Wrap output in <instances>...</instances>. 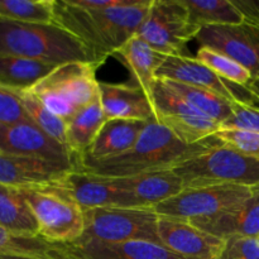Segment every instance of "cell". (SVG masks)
<instances>
[{"mask_svg":"<svg viewBox=\"0 0 259 259\" xmlns=\"http://www.w3.org/2000/svg\"><path fill=\"white\" fill-rule=\"evenodd\" d=\"M163 81L171 90H174L175 93L182 96L187 103L191 104L197 110H200L205 115L217 121L218 124H220V126L232 115L233 103L227 100V99L222 98L218 94L204 90V89L194 88V86L186 85V83L176 82V81Z\"/></svg>","mask_w":259,"mask_h":259,"instance_id":"cell-28","label":"cell"},{"mask_svg":"<svg viewBox=\"0 0 259 259\" xmlns=\"http://www.w3.org/2000/svg\"><path fill=\"white\" fill-rule=\"evenodd\" d=\"M222 144L244 156L259 158V133L238 129H219L215 134Z\"/></svg>","mask_w":259,"mask_h":259,"instance_id":"cell-32","label":"cell"},{"mask_svg":"<svg viewBox=\"0 0 259 259\" xmlns=\"http://www.w3.org/2000/svg\"><path fill=\"white\" fill-rule=\"evenodd\" d=\"M113 56L128 68L133 83L139 86L152 101V90L157 82V71L167 56L152 48L138 35L132 37Z\"/></svg>","mask_w":259,"mask_h":259,"instance_id":"cell-20","label":"cell"},{"mask_svg":"<svg viewBox=\"0 0 259 259\" xmlns=\"http://www.w3.org/2000/svg\"><path fill=\"white\" fill-rule=\"evenodd\" d=\"M75 7L83 9H110L126 5L129 0H68Z\"/></svg>","mask_w":259,"mask_h":259,"instance_id":"cell-36","label":"cell"},{"mask_svg":"<svg viewBox=\"0 0 259 259\" xmlns=\"http://www.w3.org/2000/svg\"><path fill=\"white\" fill-rule=\"evenodd\" d=\"M0 152L33 157L75 168L76 161L67 146L42 131L32 120L0 123Z\"/></svg>","mask_w":259,"mask_h":259,"instance_id":"cell-12","label":"cell"},{"mask_svg":"<svg viewBox=\"0 0 259 259\" xmlns=\"http://www.w3.org/2000/svg\"><path fill=\"white\" fill-rule=\"evenodd\" d=\"M189 13L192 27L201 29L207 25H237L244 23L232 0H181Z\"/></svg>","mask_w":259,"mask_h":259,"instance_id":"cell-26","label":"cell"},{"mask_svg":"<svg viewBox=\"0 0 259 259\" xmlns=\"http://www.w3.org/2000/svg\"><path fill=\"white\" fill-rule=\"evenodd\" d=\"M195 58L229 82L243 88H249L252 83L253 77L249 71L224 53L201 46Z\"/></svg>","mask_w":259,"mask_h":259,"instance_id":"cell-31","label":"cell"},{"mask_svg":"<svg viewBox=\"0 0 259 259\" xmlns=\"http://www.w3.org/2000/svg\"><path fill=\"white\" fill-rule=\"evenodd\" d=\"M0 255H30L53 259H71L65 244H56L42 237H23L0 227Z\"/></svg>","mask_w":259,"mask_h":259,"instance_id":"cell-27","label":"cell"},{"mask_svg":"<svg viewBox=\"0 0 259 259\" xmlns=\"http://www.w3.org/2000/svg\"><path fill=\"white\" fill-rule=\"evenodd\" d=\"M159 243L186 259H218L225 240L204 232L187 220L159 217Z\"/></svg>","mask_w":259,"mask_h":259,"instance_id":"cell-15","label":"cell"},{"mask_svg":"<svg viewBox=\"0 0 259 259\" xmlns=\"http://www.w3.org/2000/svg\"><path fill=\"white\" fill-rule=\"evenodd\" d=\"M71 259H186L171 252L162 244L147 240L124 243L76 242L66 244Z\"/></svg>","mask_w":259,"mask_h":259,"instance_id":"cell-17","label":"cell"},{"mask_svg":"<svg viewBox=\"0 0 259 259\" xmlns=\"http://www.w3.org/2000/svg\"><path fill=\"white\" fill-rule=\"evenodd\" d=\"M0 227L17 235L39 237V228L19 189L0 185Z\"/></svg>","mask_w":259,"mask_h":259,"instance_id":"cell-25","label":"cell"},{"mask_svg":"<svg viewBox=\"0 0 259 259\" xmlns=\"http://www.w3.org/2000/svg\"><path fill=\"white\" fill-rule=\"evenodd\" d=\"M148 121L121 119L106 120L90 148L77 159L103 161L125 153L138 141Z\"/></svg>","mask_w":259,"mask_h":259,"instance_id":"cell-21","label":"cell"},{"mask_svg":"<svg viewBox=\"0 0 259 259\" xmlns=\"http://www.w3.org/2000/svg\"><path fill=\"white\" fill-rule=\"evenodd\" d=\"M222 144L217 137L186 144L157 120L147 123L138 141L125 153L103 161L77 159L75 169L105 177H128L172 169L186 159Z\"/></svg>","mask_w":259,"mask_h":259,"instance_id":"cell-2","label":"cell"},{"mask_svg":"<svg viewBox=\"0 0 259 259\" xmlns=\"http://www.w3.org/2000/svg\"><path fill=\"white\" fill-rule=\"evenodd\" d=\"M57 65L0 53V86L13 91L30 90Z\"/></svg>","mask_w":259,"mask_h":259,"instance_id":"cell-24","label":"cell"},{"mask_svg":"<svg viewBox=\"0 0 259 259\" xmlns=\"http://www.w3.org/2000/svg\"><path fill=\"white\" fill-rule=\"evenodd\" d=\"M158 219L159 215L154 209L143 207H96L85 210V232L77 242L124 243L147 240L161 244L157 233Z\"/></svg>","mask_w":259,"mask_h":259,"instance_id":"cell-7","label":"cell"},{"mask_svg":"<svg viewBox=\"0 0 259 259\" xmlns=\"http://www.w3.org/2000/svg\"><path fill=\"white\" fill-rule=\"evenodd\" d=\"M220 129H238L259 133V106L235 101L232 104V115Z\"/></svg>","mask_w":259,"mask_h":259,"instance_id":"cell-33","label":"cell"},{"mask_svg":"<svg viewBox=\"0 0 259 259\" xmlns=\"http://www.w3.org/2000/svg\"><path fill=\"white\" fill-rule=\"evenodd\" d=\"M157 78L176 81L194 88L204 89L218 94L232 103L239 101L249 105H255L257 103V99L250 86L243 88L229 82L217 75L209 67L202 65L196 58L185 55L167 56L164 62L157 71Z\"/></svg>","mask_w":259,"mask_h":259,"instance_id":"cell-11","label":"cell"},{"mask_svg":"<svg viewBox=\"0 0 259 259\" xmlns=\"http://www.w3.org/2000/svg\"><path fill=\"white\" fill-rule=\"evenodd\" d=\"M14 93L17 94L20 103L24 106L30 120L37 124L45 133H47L53 139L66 146V126H67V123L63 119L55 115L52 111L48 110L43 105L42 101L30 90H20L14 91Z\"/></svg>","mask_w":259,"mask_h":259,"instance_id":"cell-30","label":"cell"},{"mask_svg":"<svg viewBox=\"0 0 259 259\" xmlns=\"http://www.w3.org/2000/svg\"><path fill=\"white\" fill-rule=\"evenodd\" d=\"M73 167L33 157L0 152V185L15 189L42 187L57 184Z\"/></svg>","mask_w":259,"mask_h":259,"instance_id":"cell-16","label":"cell"},{"mask_svg":"<svg viewBox=\"0 0 259 259\" xmlns=\"http://www.w3.org/2000/svg\"><path fill=\"white\" fill-rule=\"evenodd\" d=\"M250 89H252L253 94H254L255 99H257L255 106H259V80L252 81V83H250Z\"/></svg>","mask_w":259,"mask_h":259,"instance_id":"cell-38","label":"cell"},{"mask_svg":"<svg viewBox=\"0 0 259 259\" xmlns=\"http://www.w3.org/2000/svg\"><path fill=\"white\" fill-rule=\"evenodd\" d=\"M55 185L65 190L83 210L133 207L125 177H105L73 169Z\"/></svg>","mask_w":259,"mask_h":259,"instance_id":"cell-13","label":"cell"},{"mask_svg":"<svg viewBox=\"0 0 259 259\" xmlns=\"http://www.w3.org/2000/svg\"><path fill=\"white\" fill-rule=\"evenodd\" d=\"M191 224L220 239L259 238V191L248 201L212 218L190 220Z\"/></svg>","mask_w":259,"mask_h":259,"instance_id":"cell-19","label":"cell"},{"mask_svg":"<svg viewBox=\"0 0 259 259\" xmlns=\"http://www.w3.org/2000/svg\"><path fill=\"white\" fill-rule=\"evenodd\" d=\"M38 223L39 237L56 244H71L85 232V210L56 185L19 189Z\"/></svg>","mask_w":259,"mask_h":259,"instance_id":"cell-6","label":"cell"},{"mask_svg":"<svg viewBox=\"0 0 259 259\" xmlns=\"http://www.w3.org/2000/svg\"><path fill=\"white\" fill-rule=\"evenodd\" d=\"M94 62H68L57 66L30 91L43 105L67 123L78 110L100 96V81Z\"/></svg>","mask_w":259,"mask_h":259,"instance_id":"cell-4","label":"cell"},{"mask_svg":"<svg viewBox=\"0 0 259 259\" xmlns=\"http://www.w3.org/2000/svg\"><path fill=\"white\" fill-rule=\"evenodd\" d=\"M152 104L156 120L186 144L206 141L220 129V124L194 108L159 78L152 90Z\"/></svg>","mask_w":259,"mask_h":259,"instance_id":"cell-10","label":"cell"},{"mask_svg":"<svg viewBox=\"0 0 259 259\" xmlns=\"http://www.w3.org/2000/svg\"><path fill=\"white\" fill-rule=\"evenodd\" d=\"M259 187L243 185H209L184 189L180 194L154 206L159 217L180 220L212 218L232 210L254 196Z\"/></svg>","mask_w":259,"mask_h":259,"instance_id":"cell-8","label":"cell"},{"mask_svg":"<svg viewBox=\"0 0 259 259\" xmlns=\"http://www.w3.org/2000/svg\"><path fill=\"white\" fill-rule=\"evenodd\" d=\"M99 88L106 120H156L151 99L136 83L100 82Z\"/></svg>","mask_w":259,"mask_h":259,"instance_id":"cell-18","label":"cell"},{"mask_svg":"<svg viewBox=\"0 0 259 259\" xmlns=\"http://www.w3.org/2000/svg\"><path fill=\"white\" fill-rule=\"evenodd\" d=\"M152 0H129L110 9H83L68 0H56L55 24L70 32L103 65L124 43L137 34L151 8Z\"/></svg>","mask_w":259,"mask_h":259,"instance_id":"cell-1","label":"cell"},{"mask_svg":"<svg viewBox=\"0 0 259 259\" xmlns=\"http://www.w3.org/2000/svg\"><path fill=\"white\" fill-rule=\"evenodd\" d=\"M218 259H259V238H229Z\"/></svg>","mask_w":259,"mask_h":259,"instance_id":"cell-34","label":"cell"},{"mask_svg":"<svg viewBox=\"0 0 259 259\" xmlns=\"http://www.w3.org/2000/svg\"><path fill=\"white\" fill-rule=\"evenodd\" d=\"M195 39L229 56L249 71L253 81L259 80V25H207L199 30Z\"/></svg>","mask_w":259,"mask_h":259,"instance_id":"cell-14","label":"cell"},{"mask_svg":"<svg viewBox=\"0 0 259 259\" xmlns=\"http://www.w3.org/2000/svg\"><path fill=\"white\" fill-rule=\"evenodd\" d=\"M0 53L57 66L68 62H94L93 56L81 40L60 25L20 23L2 18Z\"/></svg>","mask_w":259,"mask_h":259,"instance_id":"cell-3","label":"cell"},{"mask_svg":"<svg viewBox=\"0 0 259 259\" xmlns=\"http://www.w3.org/2000/svg\"><path fill=\"white\" fill-rule=\"evenodd\" d=\"M0 259H53V258L30 257V255H0Z\"/></svg>","mask_w":259,"mask_h":259,"instance_id":"cell-37","label":"cell"},{"mask_svg":"<svg viewBox=\"0 0 259 259\" xmlns=\"http://www.w3.org/2000/svg\"><path fill=\"white\" fill-rule=\"evenodd\" d=\"M106 119L101 106L100 96L90 105L78 110L66 126V146L75 161L86 153L105 124Z\"/></svg>","mask_w":259,"mask_h":259,"instance_id":"cell-23","label":"cell"},{"mask_svg":"<svg viewBox=\"0 0 259 259\" xmlns=\"http://www.w3.org/2000/svg\"><path fill=\"white\" fill-rule=\"evenodd\" d=\"M172 171L185 189L209 185H243L259 187V158L244 156L219 144L177 164Z\"/></svg>","mask_w":259,"mask_h":259,"instance_id":"cell-5","label":"cell"},{"mask_svg":"<svg viewBox=\"0 0 259 259\" xmlns=\"http://www.w3.org/2000/svg\"><path fill=\"white\" fill-rule=\"evenodd\" d=\"M125 181L126 189L132 195L133 207L143 209H154V206L185 189L182 180L172 169L128 176Z\"/></svg>","mask_w":259,"mask_h":259,"instance_id":"cell-22","label":"cell"},{"mask_svg":"<svg viewBox=\"0 0 259 259\" xmlns=\"http://www.w3.org/2000/svg\"><path fill=\"white\" fill-rule=\"evenodd\" d=\"M23 120H30V118L17 94L0 86V123L10 124Z\"/></svg>","mask_w":259,"mask_h":259,"instance_id":"cell-35","label":"cell"},{"mask_svg":"<svg viewBox=\"0 0 259 259\" xmlns=\"http://www.w3.org/2000/svg\"><path fill=\"white\" fill-rule=\"evenodd\" d=\"M199 29L192 27L181 0H152L144 22L136 35L166 56H181Z\"/></svg>","mask_w":259,"mask_h":259,"instance_id":"cell-9","label":"cell"},{"mask_svg":"<svg viewBox=\"0 0 259 259\" xmlns=\"http://www.w3.org/2000/svg\"><path fill=\"white\" fill-rule=\"evenodd\" d=\"M56 0H0V18L13 22L55 24Z\"/></svg>","mask_w":259,"mask_h":259,"instance_id":"cell-29","label":"cell"}]
</instances>
